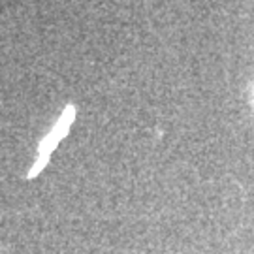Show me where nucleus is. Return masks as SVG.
Returning <instances> with one entry per match:
<instances>
[{
  "mask_svg": "<svg viewBox=\"0 0 254 254\" xmlns=\"http://www.w3.org/2000/svg\"><path fill=\"white\" fill-rule=\"evenodd\" d=\"M73 117H75V108H73V106H68V108L64 109L63 117L59 119V123H57L53 127V130L49 132V136L42 141V145H40V156H38L34 168L28 173V177H34L40 170H44V166H46L47 160H49V154L53 153V149L59 145V141L66 136L68 128H70V125L73 123Z\"/></svg>",
  "mask_w": 254,
  "mask_h": 254,
  "instance_id": "nucleus-1",
  "label": "nucleus"
}]
</instances>
